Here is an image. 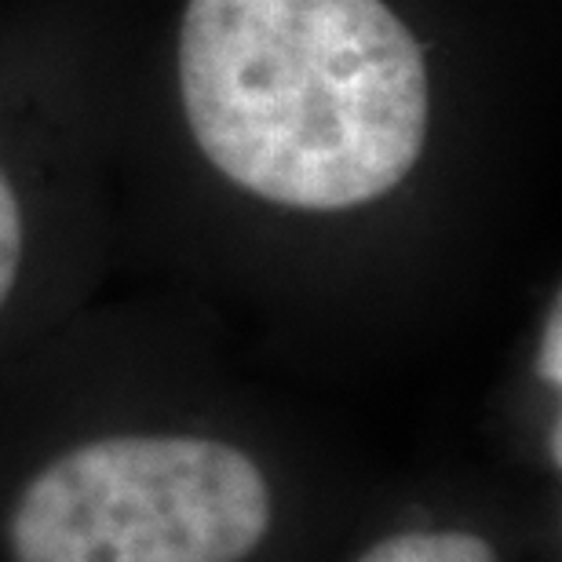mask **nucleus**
Returning <instances> with one entry per match:
<instances>
[{
  "mask_svg": "<svg viewBox=\"0 0 562 562\" xmlns=\"http://www.w3.org/2000/svg\"><path fill=\"white\" fill-rule=\"evenodd\" d=\"M176 99L223 183L296 216L391 198L435 125L427 44L391 0H183Z\"/></svg>",
  "mask_w": 562,
  "mask_h": 562,
  "instance_id": "nucleus-1",
  "label": "nucleus"
},
{
  "mask_svg": "<svg viewBox=\"0 0 562 562\" xmlns=\"http://www.w3.org/2000/svg\"><path fill=\"white\" fill-rule=\"evenodd\" d=\"M274 497L245 449L209 435H106L66 449L22 486L15 562H245Z\"/></svg>",
  "mask_w": 562,
  "mask_h": 562,
  "instance_id": "nucleus-2",
  "label": "nucleus"
},
{
  "mask_svg": "<svg viewBox=\"0 0 562 562\" xmlns=\"http://www.w3.org/2000/svg\"><path fill=\"white\" fill-rule=\"evenodd\" d=\"M355 562H501V555L468 530H406L376 541Z\"/></svg>",
  "mask_w": 562,
  "mask_h": 562,
  "instance_id": "nucleus-3",
  "label": "nucleus"
},
{
  "mask_svg": "<svg viewBox=\"0 0 562 562\" xmlns=\"http://www.w3.org/2000/svg\"><path fill=\"white\" fill-rule=\"evenodd\" d=\"M22 256H26V212H22L15 179L0 165V311L8 307L19 285Z\"/></svg>",
  "mask_w": 562,
  "mask_h": 562,
  "instance_id": "nucleus-4",
  "label": "nucleus"
},
{
  "mask_svg": "<svg viewBox=\"0 0 562 562\" xmlns=\"http://www.w3.org/2000/svg\"><path fill=\"white\" fill-rule=\"evenodd\" d=\"M537 376L544 387H552L559 395L562 387V300H552V311L544 318L541 329V347H537Z\"/></svg>",
  "mask_w": 562,
  "mask_h": 562,
  "instance_id": "nucleus-5",
  "label": "nucleus"
}]
</instances>
